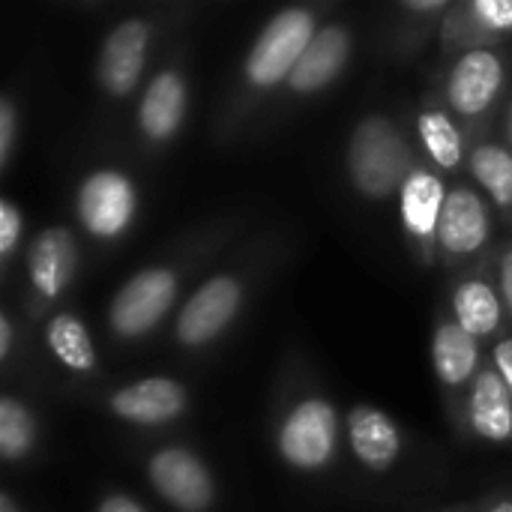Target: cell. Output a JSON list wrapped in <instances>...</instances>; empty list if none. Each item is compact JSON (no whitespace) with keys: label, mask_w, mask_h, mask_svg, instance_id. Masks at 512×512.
Returning a JSON list of instances; mask_svg holds the SVG:
<instances>
[{"label":"cell","mask_w":512,"mask_h":512,"mask_svg":"<svg viewBox=\"0 0 512 512\" xmlns=\"http://www.w3.org/2000/svg\"><path fill=\"white\" fill-rule=\"evenodd\" d=\"M327 12H330L327 3H300L273 12L261 24L219 111L216 135L222 141L240 132V126L252 114H258L264 102L282 93L303 51L312 45L315 33L327 24L324 18Z\"/></svg>","instance_id":"6da1fadb"},{"label":"cell","mask_w":512,"mask_h":512,"mask_svg":"<svg viewBox=\"0 0 512 512\" xmlns=\"http://www.w3.org/2000/svg\"><path fill=\"white\" fill-rule=\"evenodd\" d=\"M228 231H204L192 240L174 246L165 258L150 261L147 267L135 270L120 288L111 294L108 303V333L120 345H135L150 339L171 315H177L180 294L186 282L216 255ZM174 321V318H171Z\"/></svg>","instance_id":"7a4b0ae2"},{"label":"cell","mask_w":512,"mask_h":512,"mask_svg":"<svg viewBox=\"0 0 512 512\" xmlns=\"http://www.w3.org/2000/svg\"><path fill=\"white\" fill-rule=\"evenodd\" d=\"M276 261L279 249L273 237H261L243 249L240 258L201 279L171 321V342L186 354H201L219 345L240 324L255 288Z\"/></svg>","instance_id":"3957f363"},{"label":"cell","mask_w":512,"mask_h":512,"mask_svg":"<svg viewBox=\"0 0 512 512\" xmlns=\"http://www.w3.org/2000/svg\"><path fill=\"white\" fill-rule=\"evenodd\" d=\"M345 441V420L336 402L312 381L282 387L273 417V447L285 468L303 477L327 474Z\"/></svg>","instance_id":"277c9868"},{"label":"cell","mask_w":512,"mask_h":512,"mask_svg":"<svg viewBox=\"0 0 512 512\" xmlns=\"http://www.w3.org/2000/svg\"><path fill=\"white\" fill-rule=\"evenodd\" d=\"M423 159L420 147L393 114H363L345 147V171L354 192L366 201H390Z\"/></svg>","instance_id":"5b68a950"},{"label":"cell","mask_w":512,"mask_h":512,"mask_svg":"<svg viewBox=\"0 0 512 512\" xmlns=\"http://www.w3.org/2000/svg\"><path fill=\"white\" fill-rule=\"evenodd\" d=\"M441 87V96L459 126L465 129L468 144L492 138V120L498 114V105L507 93L510 81V57L504 48H477L468 54H459L450 60L447 72L435 78Z\"/></svg>","instance_id":"8992f818"},{"label":"cell","mask_w":512,"mask_h":512,"mask_svg":"<svg viewBox=\"0 0 512 512\" xmlns=\"http://www.w3.org/2000/svg\"><path fill=\"white\" fill-rule=\"evenodd\" d=\"M495 210L471 180H450L441 225H438V267L462 276L495 258Z\"/></svg>","instance_id":"52a82bcc"},{"label":"cell","mask_w":512,"mask_h":512,"mask_svg":"<svg viewBox=\"0 0 512 512\" xmlns=\"http://www.w3.org/2000/svg\"><path fill=\"white\" fill-rule=\"evenodd\" d=\"M75 219L81 231L102 246L126 240L141 213L138 183L120 168H93L75 186Z\"/></svg>","instance_id":"ba28073f"},{"label":"cell","mask_w":512,"mask_h":512,"mask_svg":"<svg viewBox=\"0 0 512 512\" xmlns=\"http://www.w3.org/2000/svg\"><path fill=\"white\" fill-rule=\"evenodd\" d=\"M81 267V246L72 228L48 225L42 228L24 252V273H27V315L33 321H48L57 303L69 294L78 279Z\"/></svg>","instance_id":"9c48e42d"},{"label":"cell","mask_w":512,"mask_h":512,"mask_svg":"<svg viewBox=\"0 0 512 512\" xmlns=\"http://www.w3.org/2000/svg\"><path fill=\"white\" fill-rule=\"evenodd\" d=\"M159 39V15L156 12H138L129 18H120L102 39L96 54V84L99 90L114 99L126 102L135 96V90L144 81V72L150 66L153 48Z\"/></svg>","instance_id":"30bf717a"},{"label":"cell","mask_w":512,"mask_h":512,"mask_svg":"<svg viewBox=\"0 0 512 512\" xmlns=\"http://www.w3.org/2000/svg\"><path fill=\"white\" fill-rule=\"evenodd\" d=\"M189 117V75L183 57L165 60L141 90L135 108V135L141 150L159 153L171 147Z\"/></svg>","instance_id":"8fae6325"},{"label":"cell","mask_w":512,"mask_h":512,"mask_svg":"<svg viewBox=\"0 0 512 512\" xmlns=\"http://www.w3.org/2000/svg\"><path fill=\"white\" fill-rule=\"evenodd\" d=\"M429 357H432V372L435 381L444 393V402L450 408V420L456 423L474 381L480 378V372L489 363V348H483L453 315L450 309H441L435 318V330H432V345H429Z\"/></svg>","instance_id":"7c38bea8"},{"label":"cell","mask_w":512,"mask_h":512,"mask_svg":"<svg viewBox=\"0 0 512 512\" xmlns=\"http://www.w3.org/2000/svg\"><path fill=\"white\" fill-rule=\"evenodd\" d=\"M447 189H450V180L438 168H432L426 159H420L396 195L399 225H402L408 252L417 258L420 267L438 264V225H441Z\"/></svg>","instance_id":"4fadbf2b"},{"label":"cell","mask_w":512,"mask_h":512,"mask_svg":"<svg viewBox=\"0 0 512 512\" xmlns=\"http://www.w3.org/2000/svg\"><path fill=\"white\" fill-rule=\"evenodd\" d=\"M147 483L174 512H210L219 489L204 456L183 444H168L150 453Z\"/></svg>","instance_id":"5bb4252c"},{"label":"cell","mask_w":512,"mask_h":512,"mask_svg":"<svg viewBox=\"0 0 512 512\" xmlns=\"http://www.w3.org/2000/svg\"><path fill=\"white\" fill-rule=\"evenodd\" d=\"M447 309L483 348H495L512 336L510 312L504 306L492 261L450 279Z\"/></svg>","instance_id":"9a60e30c"},{"label":"cell","mask_w":512,"mask_h":512,"mask_svg":"<svg viewBox=\"0 0 512 512\" xmlns=\"http://www.w3.org/2000/svg\"><path fill=\"white\" fill-rule=\"evenodd\" d=\"M189 405H192V393L186 390V384L177 378H168V375H150V378L129 381V384L111 390L105 399L108 414L135 429L171 426L189 414Z\"/></svg>","instance_id":"2e32d148"},{"label":"cell","mask_w":512,"mask_h":512,"mask_svg":"<svg viewBox=\"0 0 512 512\" xmlns=\"http://www.w3.org/2000/svg\"><path fill=\"white\" fill-rule=\"evenodd\" d=\"M354 54V30L348 21L330 18L312 39V45L303 51L300 63L294 66L288 84L282 87V102H303L312 96H321L327 87H333Z\"/></svg>","instance_id":"e0dca14e"},{"label":"cell","mask_w":512,"mask_h":512,"mask_svg":"<svg viewBox=\"0 0 512 512\" xmlns=\"http://www.w3.org/2000/svg\"><path fill=\"white\" fill-rule=\"evenodd\" d=\"M512 36V0H456L438 42L447 60L477 48H504Z\"/></svg>","instance_id":"ac0fdd59"},{"label":"cell","mask_w":512,"mask_h":512,"mask_svg":"<svg viewBox=\"0 0 512 512\" xmlns=\"http://www.w3.org/2000/svg\"><path fill=\"white\" fill-rule=\"evenodd\" d=\"M414 129H417V144H420L423 159L432 168H438L447 180H459L468 171L471 144L465 138V129L447 108L438 81L432 84V90L423 93Z\"/></svg>","instance_id":"d6986e66"},{"label":"cell","mask_w":512,"mask_h":512,"mask_svg":"<svg viewBox=\"0 0 512 512\" xmlns=\"http://www.w3.org/2000/svg\"><path fill=\"white\" fill-rule=\"evenodd\" d=\"M345 444L369 474H390L405 456L399 423L372 402H357L345 414Z\"/></svg>","instance_id":"ffe728a7"},{"label":"cell","mask_w":512,"mask_h":512,"mask_svg":"<svg viewBox=\"0 0 512 512\" xmlns=\"http://www.w3.org/2000/svg\"><path fill=\"white\" fill-rule=\"evenodd\" d=\"M453 426L465 438H474L483 444H495V447L512 444V396L504 378L492 366V360L474 381Z\"/></svg>","instance_id":"44dd1931"},{"label":"cell","mask_w":512,"mask_h":512,"mask_svg":"<svg viewBox=\"0 0 512 512\" xmlns=\"http://www.w3.org/2000/svg\"><path fill=\"white\" fill-rule=\"evenodd\" d=\"M42 342L51 360L75 378H96L102 372L93 333L75 309H57L42 324Z\"/></svg>","instance_id":"7402d4cb"},{"label":"cell","mask_w":512,"mask_h":512,"mask_svg":"<svg viewBox=\"0 0 512 512\" xmlns=\"http://www.w3.org/2000/svg\"><path fill=\"white\" fill-rule=\"evenodd\" d=\"M471 183L489 198L492 210L512 225V150L504 141L486 138L468 150Z\"/></svg>","instance_id":"603a6c76"},{"label":"cell","mask_w":512,"mask_h":512,"mask_svg":"<svg viewBox=\"0 0 512 512\" xmlns=\"http://www.w3.org/2000/svg\"><path fill=\"white\" fill-rule=\"evenodd\" d=\"M453 0H399L393 6V51L399 57H414L423 45L441 33L444 18L450 15Z\"/></svg>","instance_id":"cb8c5ba5"},{"label":"cell","mask_w":512,"mask_h":512,"mask_svg":"<svg viewBox=\"0 0 512 512\" xmlns=\"http://www.w3.org/2000/svg\"><path fill=\"white\" fill-rule=\"evenodd\" d=\"M39 444L36 411L15 393L0 399V459L6 465H24Z\"/></svg>","instance_id":"d4e9b609"},{"label":"cell","mask_w":512,"mask_h":512,"mask_svg":"<svg viewBox=\"0 0 512 512\" xmlns=\"http://www.w3.org/2000/svg\"><path fill=\"white\" fill-rule=\"evenodd\" d=\"M21 240H24V210L12 198H3L0 201V270L3 276L15 264Z\"/></svg>","instance_id":"484cf974"},{"label":"cell","mask_w":512,"mask_h":512,"mask_svg":"<svg viewBox=\"0 0 512 512\" xmlns=\"http://www.w3.org/2000/svg\"><path fill=\"white\" fill-rule=\"evenodd\" d=\"M18 132H21V114H18V102L12 99V93L0 96V171H9L15 147H18Z\"/></svg>","instance_id":"4316f807"},{"label":"cell","mask_w":512,"mask_h":512,"mask_svg":"<svg viewBox=\"0 0 512 512\" xmlns=\"http://www.w3.org/2000/svg\"><path fill=\"white\" fill-rule=\"evenodd\" d=\"M492 267H495V279H498V288H501V297H504V306H507L512 321V237L498 243Z\"/></svg>","instance_id":"83f0119b"},{"label":"cell","mask_w":512,"mask_h":512,"mask_svg":"<svg viewBox=\"0 0 512 512\" xmlns=\"http://www.w3.org/2000/svg\"><path fill=\"white\" fill-rule=\"evenodd\" d=\"M15 345H18V327L9 309H0V363L3 369H9V363L15 360Z\"/></svg>","instance_id":"f1b7e54d"},{"label":"cell","mask_w":512,"mask_h":512,"mask_svg":"<svg viewBox=\"0 0 512 512\" xmlns=\"http://www.w3.org/2000/svg\"><path fill=\"white\" fill-rule=\"evenodd\" d=\"M489 360L498 369V375L504 378V384H507V390H510L512 396V336L504 339V342H498L495 348H489Z\"/></svg>","instance_id":"f546056e"},{"label":"cell","mask_w":512,"mask_h":512,"mask_svg":"<svg viewBox=\"0 0 512 512\" xmlns=\"http://www.w3.org/2000/svg\"><path fill=\"white\" fill-rule=\"evenodd\" d=\"M93 512H147L132 495H126V492H108V495H102L99 498V504H96V510Z\"/></svg>","instance_id":"4dcf8cb0"},{"label":"cell","mask_w":512,"mask_h":512,"mask_svg":"<svg viewBox=\"0 0 512 512\" xmlns=\"http://www.w3.org/2000/svg\"><path fill=\"white\" fill-rule=\"evenodd\" d=\"M477 512H512V495H489L480 501Z\"/></svg>","instance_id":"1f68e13d"},{"label":"cell","mask_w":512,"mask_h":512,"mask_svg":"<svg viewBox=\"0 0 512 512\" xmlns=\"http://www.w3.org/2000/svg\"><path fill=\"white\" fill-rule=\"evenodd\" d=\"M501 132H504V144L512 150V96L504 108V123H501Z\"/></svg>","instance_id":"d6a6232c"},{"label":"cell","mask_w":512,"mask_h":512,"mask_svg":"<svg viewBox=\"0 0 512 512\" xmlns=\"http://www.w3.org/2000/svg\"><path fill=\"white\" fill-rule=\"evenodd\" d=\"M0 512H21L18 501L12 498V492H3V495H0Z\"/></svg>","instance_id":"836d02e7"},{"label":"cell","mask_w":512,"mask_h":512,"mask_svg":"<svg viewBox=\"0 0 512 512\" xmlns=\"http://www.w3.org/2000/svg\"><path fill=\"white\" fill-rule=\"evenodd\" d=\"M480 510V501H462V504H453V507H447V510L441 512H477Z\"/></svg>","instance_id":"e575fe53"}]
</instances>
